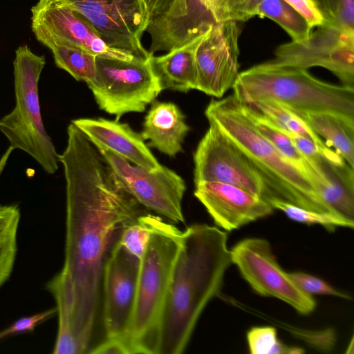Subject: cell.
Here are the masks:
<instances>
[{
    "label": "cell",
    "instance_id": "obj_22",
    "mask_svg": "<svg viewBox=\"0 0 354 354\" xmlns=\"http://www.w3.org/2000/svg\"><path fill=\"white\" fill-rule=\"evenodd\" d=\"M295 113L354 168V118L330 112Z\"/></svg>",
    "mask_w": 354,
    "mask_h": 354
},
{
    "label": "cell",
    "instance_id": "obj_32",
    "mask_svg": "<svg viewBox=\"0 0 354 354\" xmlns=\"http://www.w3.org/2000/svg\"><path fill=\"white\" fill-rule=\"evenodd\" d=\"M290 277L304 292L312 296L313 295H330L349 299L350 297L322 279L301 272H288Z\"/></svg>",
    "mask_w": 354,
    "mask_h": 354
},
{
    "label": "cell",
    "instance_id": "obj_25",
    "mask_svg": "<svg viewBox=\"0 0 354 354\" xmlns=\"http://www.w3.org/2000/svg\"><path fill=\"white\" fill-rule=\"evenodd\" d=\"M44 46L51 50L57 68L66 71L77 81L86 82L87 85L95 81V55L60 41H51Z\"/></svg>",
    "mask_w": 354,
    "mask_h": 354
},
{
    "label": "cell",
    "instance_id": "obj_24",
    "mask_svg": "<svg viewBox=\"0 0 354 354\" xmlns=\"http://www.w3.org/2000/svg\"><path fill=\"white\" fill-rule=\"evenodd\" d=\"M242 103V102H241ZM245 109L257 130L275 148L312 180L320 174L317 169L295 147L288 135L275 124L252 107L243 104Z\"/></svg>",
    "mask_w": 354,
    "mask_h": 354
},
{
    "label": "cell",
    "instance_id": "obj_2",
    "mask_svg": "<svg viewBox=\"0 0 354 354\" xmlns=\"http://www.w3.org/2000/svg\"><path fill=\"white\" fill-rule=\"evenodd\" d=\"M227 235L196 223L182 232L157 337L156 354H180L209 301L221 289L232 264Z\"/></svg>",
    "mask_w": 354,
    "mask_h": 354
},
{
    "label": "cell",
    "instance_id": "obj_12",
    "mask_svg": "<svg viewBox=\"0 0 354 354\" xmlns=\"http://www.w3.org/2000/svg\"><path fill=\"white\" fill-rule=\"evenodd\" d=\"M194 153V182L232 185L264 198L268 194L257 170L243 151L213 124Z\"/></svg>",
    "mask_w": 354,
    "mask_h": 354
},
{
    "label": "cell",
    "instance_id": "obj_26",
    "mask_svg": "<svg viewBox=\"0 0 354 354\" xmlns=\"http://www.w3.org/2000/svg\"><path fill=\"white\" fill-rule=\"evenodd\" d=\"M246 105L254 109L284 131L304 136L322 149L330 147L300 116L283 105L272 100H262Z\"/></svg>",
    "mask_w": 354,
    "mask_h": 354
},
{
    "label": "cell",
    "instance_id": "obj_21",
    "mask_svg": "<svg viewBox=\"0 0 354 354\" xmlns=\"http://www.w3.org/2000/svg\"><path fill=\"white\" fill-rule=\"evenodd\" d=\"M222 0H186V15L169 30L158 52L183 45L220 22Z\"/></svg>",
    "mask_w": 354,
    "mask_h": 354
},
{
    "label": "cell",
    "instance_id": "obj_1",
    "mask_svg": "<svg viewBox=\"0 0 354 354\" xmlns=\"http://www.w3.org/2000/svg\"><path fill=\"white\" fill-rule=\"evenodd\" d=\"M60 162L66 179L64 260L45 288L58 314L89 350L106 259L123 230L145 212L97 149L72 150Z\"/></svg>",
    "mask_w": 354,
    "mask_h": 354
},
{
    "label": "cell",
    "instance_id": "obj_4",
    "mask_svg": "<svg viewBox=\"0 0 354 354\" xmlns=\"http://www.w3.org/2000/svg\"><path fill=\"white\" fill-rule=\"evenodd\" d=\"M233 95L245 104L272 100L295 112H330L354 118V87L320 80L307 69L274 60L241 73Z\"/></svg>",
    "mask_w": 354,
    "mask_h": 354
},
{
    "label": "cell",
    "instance_id": "obj_11",
    "mask_svg": "<svg viewBox=\"0 0 354 354\" xmlns=\"http://www.w3.org/2000/svg\"><path fill=\"white\" fill-rule=\"evenodd\" d=\"M315 28L304 41L278 46L273 60L305 69L322 67L354 87V31L328 22Z\"/></svg>",
    "mask_w": 354,
    "mask_h": 354
},
{
    "label": "cell",
    "instance_id": "obj_10",
    "mask_svg": "<svg viewBox=\"0 0 354 354\" xmlns=\"http://www.w3.org/2000/svg\"><path fill=\"white\" fill-rule=\"evenodd\" d=\"M230 251L232 263L257 293L279 299L302 315L315 310L316 301L301 291L281 268L266 239L247 238Z\"/></svg>",
    "mask_w": 354,
    "mask_h": 354
},
{
    "label": "cell",
    "instance_id": "obj_7",
    "mask_svg": "<svg viewBox=\"0 0 354 354\" xmlns=\"http://www.w3.org/2000/svg\"><path fill=\"white\" fill-rule=\"evenodd\" d=\"M152 56L131 60L97 56V77L88 86L100 109L119 120L129 113L144 112L156 100L162 88Z\"/></svg>",
    "mask_w": 354,
    "mask_h": 354
},
{
    "label": "cell",
    "instance_id": "obj_34",
    "mask_svg": "<svg viewBox=\"0 0 354 354\" xmlns=\"http://www.w3.org/2000/svg\"><path fill=\"white\" fill-rule=\"evenodd\" d=\"M20 218V209L17 205L0 207V244L17 240Z\"/></svg>",
    "mask_w": 354,
    "mask_h": 354
},
{
    "label": "cell",
    "instance_id": "obj_39",
    "mask_svg": "<svg viewBox=\"0 0 354 354\" xmlns=\"http://www.w3.org/2000/svg\"><path fill=\"white\" fill-rule=\"evenodd\" d=\"M328 22L333 23L335 19L336 0H314Z\"/></svg>",
    "mask_w": 354,
    "mask_h": 354
},
{
    "label": "cell",
    "instance_id": "obj_17",
    "mask_svg": "<svg viewBox=\"0 0 354 354\" xmlns=\"http://www.w3.org/2000/svg\"><path fill=\"white\" fill-rule=\"evenodd\" d=\"M97 149L111 151L148 171L162 165L145 144L140 133L127 123L103 118H78L71 121Z\"/></svg>",
    "mask_w": 354,
    "mask_h": 354
},
{
    "label": "cell",
    "instance_id": "obj_18",
    "mask_svg": "<svg viewBox=\"0 0 354 354\" xmlns=\"http://www.w3.org/2000/svg\"><path fill=\"white\" fill-rule=\"evenodd\" d=\"M308 160L324 177L315 190L328 212L354 221V168L335 150Z\"/></svg>",
    "mask_w": 354,
    "mask_h": 354
},
{
    "label": "cell",
    "instance_id": "obj_23",
    "mask_svg": "<svg viewBox=\"0 0 354 354\" xmlns=\"http://www.w3.org/2000/svg\"><path fill=\"white\" fill-rule=\"evenodd\" d=\"M148 15L146 32L151 38L148 50L158 52L163 39L172 27L186 15V0H143Z\"/></svg>",
    "mask_w": 354,
    "mask_h": 354
},
{
    "label": "cell",
    "instance_id": "obj_20",
    "mask_svg": "<svg viewBox=\"0 0 354 354\" xmlns=\"http://www.w3.org/2000/svg\"><path fill=\"white\" fill-rule=\"evenodd\" d=\"M207 32L170 50L165 55L152 56L153 66L159 77L162 91L170 89L187 92L196 88V53Z\"/></svg>",
    "mask_w": 354,
    "mask_h": 354
},
{
    "label": "cell",
    "instance_id": "obj_13",
    "mask_svg": "<svg viewBox=\"0 0 354 354\" xmlns=\"http://www.w3.org/2000/svg\"><path fill=\"white\" fill-rule=\"evenodd\" d=\"M140 261L119 240L106 259L102 281L106 338L126 340L135 302Z\"/></svg>",
    "mask_w": 354,
    "mask_h": 354
},
{
    "label": "cell",
    "instance_id": "obj_27",
    "mask_svg": "<svg viewBox=\"0 0 354 354\" xmlns=\"http://www.w3.org/2000/svg\"><path fill=\"white\" fill-rule=\"evenodd\" d=\"M257 16L275 21L295 42L306 39L313 29L305 18L284 0H263Z\"/></svg>",
    "mask_w": 354,
    "mask_h": 354
},
{
    "label": "cell",
    "instance_id": "obj_28",
    "mask_svg": "<svg viewBox=\"0 0 354 354\" xmlns=\"http://www.w3.org/2000/svg\"><path fill=\"white\" fill-rule=\"evenodd\" d=\"M274 209L283 212L292 221L308 225L318 224L327 230L334 231L337 227L353 228L354 221L329 212L313 211L268 196L264 198Z\"/></svg>",
    "mask_w": 354,
    "mask_h": 354
},
{
    "label": "cell",
    "instance_id": "obj_36",
    "mask_svg": "<svg viewBox=\"0 0 354 354\" xmlns=\"http://www.w3.org/2000/svg\"><path fill=\"white\" fill-rule=\"evenodd\" d=\"M17 254V240L0 244V288L10 277Z\"/></svg>",
    "mask_w": 354,
    "mask_h": 354
},
{
    "label": "cell",
    "instance_id": "obj_9",
    "mask_svg": "<svg viewBox=\"0 0 354 354\" xmlns=\"http://www.w3.org/2000/svg\"><path fill=\"white\" fill-rule=\"evenodd\" d=\"M98 151L120 185L140 205L173 223L184 222L186 185L180 175L163 165L150 171L111 151Z\"/></svg>",
    "mask_w": 354,
    "mask_h": 354
},
{
    "label": "cell",
    "instance_id": "obj_19",
    "mask_svg": "<svg viewBox=\"0 0 354 354\" xmlns=\"http://www.w3.org/2000/svg\"><path fill=\"white\" fill-rule=\"evenodd\" d=\"M189 130L185 115L176 104L154 100L145 117L140 134L149 141V147L175 157L183 151Z\"/></svg>",
    "mask_w": 354,
    "mask_h": 354
},
{
    "label": "cell",
    "instance_id": "obj_15",
    "mask_svg": "<svg viewBox=\"0 0 354 354\" xmlns=\"http://www.w3.org/2000/svg\"><path fill=\"white\" fill-rule=\"evenodd\" d=\"M30 11L32 31L44 46L60 41L99 57L123 60L136 57L109 48L64 0H38Z\"/></svg>",
    "mask_w": 354,
    "mask_h": 354
},
{
    "label": "cell",
    "instance_id": "obj_30",
    "mask_svg": "<svg viewBox=\"0 0 354 354\" xmlns=\"http://www.w3.org/2000/svg\"><path fill=\"white\" fill-rule=\"evenodd\" d=\"M152 230V214L144 213L122 232L119 242L132 254L141 259Z\"/></svg>",
    "mask_w": 354,
    "mask_h": 354
},
{
    "label": "cell",
    "instance_id": "obj_31",
    "mask_svg": "<svg viewBox=\"0 0 354 354\" xmlns=\"http://www.w3.org/2000/svg\"><path fill=\"white\" fill-rule=\"evenodd\" d=\"M263 0H222L220 22H245L257 16Z\"/></svg>",
    "mask_w": 354,
    "mask_h": 354
},
{
    "label": "cell",
    "instance_id": "obj_35",
    "mask_svg": "<svg viewBox=\"0 0 354 354\" xmlns=\"http://www.w3.org/2000/svg\"><path fill=\"white\" fill-rule=\"evenodd\" d=\"M284 1L302 15L313 28L328 22L314 0Z\"/></svg>",
    "mask_w": 354,
    "mask_h": 354
},
{
    "label": "cell",
    "instance_id": "obj_3",
    "mask_svg": "<svg viewBox=\"0 0 354 354\" xmlns=\"http://www.w3.org/2000/svg\"><path fill=\"white\" fill-rule=\"evenodd\" d=\"M205 115L259 173L268 189L266 197L272 196L302 208L329 212L308 178L257 130L243 104L233 95L212 100Z\"/></svg>",
    "mask_w": 354,
    "mask_h": 354
},
{
    "label": "cell",
    "instance_id": "obj_38",
    "mask_svg": "<svg viewBox=\"0 0 354 354\" xmlns=\"http://www.w3.org/2000/svg\"><path fill=\"white\" fill-rule=\"evenodd\" d=\"M88 353L93 354H132L127 341L122 338H106L92 347Z\"/></svg>",
    "mask_w": 354,
    "mask_h": 354
},
{
    "label": "cell",
    "instance_id": "obj_37",
    "mask_svg": "<svg viewBox=\"0 0 354 354\" xmlns=\"http://www.w3.org/2000/svg\"><path fill=\"white\" fill-rule=\"evenodd\" d=\"M333 24L344 30L354 31V0L335 1Z\"/></svg>",
    "mask_w": 354,
    "mask_h": 354
},
{
    "label": "cell",
    "instance_id": "obj_8",
    "mask_svg": "<svg viewBox=\"0 0 354 354\" xmlns=\"http://www.w3.org/2000/svg\"><path fill=\"white\" fill-rule=\"evenodd\" d=\"M111 48L149 58L142 44L148 25L143 0H64Z\"/></svg>",
    "mask_w": 354,
    "mask_h": 354
},
{
    "label": "cell",
    "instance_id": "obj_40",
    "mask_svg": "<svg viewBox=\"0 0 354 354\" xmlns=\"http://www.w3.org/2000/svg\"><path fill=\"white\" fill-rule=\"evenodd\" d=\"M13 150L14 149L10 146L0 158V176L7 164L10 155L11 154ZM1 206V205H0V207Z\"/></svg>",
    "mask_w": 354,
    "mask_h": 354
},
{
    "label": "cell",
    "instance_id": "obj_14",
    "mask_svg": "<svg viewBox=\"0 0 354 354\" xmlns=\"http://www.w3.org/2000/svg\"><path fill=\"white\" fill-rule=\"evenodd\" d=\"M238 22L215 24L207 32L196 53L197 90L222 98L232 88L239 74Z\"/></svg>",
    "mask_w": 354,
    "mask_h": 354
},
{
    "label": "cell",
    "instance_id": "obj_6",
    "mask_svg": "<svg viewBox=\"0 0 354 354\" xmlns=\"http://www.w3.org/2000/svg\"><path fill=\"white\" fill-rule=\"evenodd\" d=\"M45 65V57L33 53L28 45L15 50V106L0 119V131L10 147L27 153L47 174H53L59 168L58 153L42 122L38 91Z\"/></svg>",
    "mask_w": 354,
    "mask_h": 354
},
{
    "label": "cell",
    "instance_id": "obj_5",
    "mask_svg": "<svg viewBox=\"0 0 354 354\" xmlns=\"http://www.w3.org/2000/svg\"><path fill=\"white\" fill-rule=\"evenodd\" d=\"M182 232L152 214V230L140 261L135 302L126 336L132 354H156L160 320Z\"/></svg>",
    "mask_w": 354,
    "mask_h": 354
},
{
    "label": "cell",
    "instance_id": "obj_29",
    "mask_svg": "<svg viewBox=\"0 0 354 354\" xmlns=\"http://www.w3.org/2000/svg\"><path fill=\"white\" fill-rule=\"evenodd\" d=\"M247 342L251 354H301L305 351L281 342L275 328L254 326L247 333Z\"/></svg>",
    "mask_w": 354,
    "mask_h": 354
},
{
    "label": "cell",
    "instance_id": "obj_16",
    "mask_svg": "<svg viewBox=\"0 0 354 354\" xmlns=\"http://www.w3.org/2000/svg\"><path fill=\"white\" fill-rule=\"evenodd\" d=\"M194 194L214 223L225 231L239 229L274 212L262 197L226 183L200 182L195 184Z\"/></svg>",
    "mask_w": 354,
    "mask_h": 354
},
{
    "label": "cell",
    "instance_id": "obj_33",
    "mask_svg": "<svg viewBox=\"0 0 354 354\" xmlns=\"http://www.w3.org/2000/svg\"><path fill=\"white\" fill-rule=\"evenodd\" d=\"M57 314L56 307L30 316L23 317L0 331V340L8 336L32 332L35 328Z\"/></svg>",
    "mask_w": 354,
    "mask_h": 354
}]
</instances>
